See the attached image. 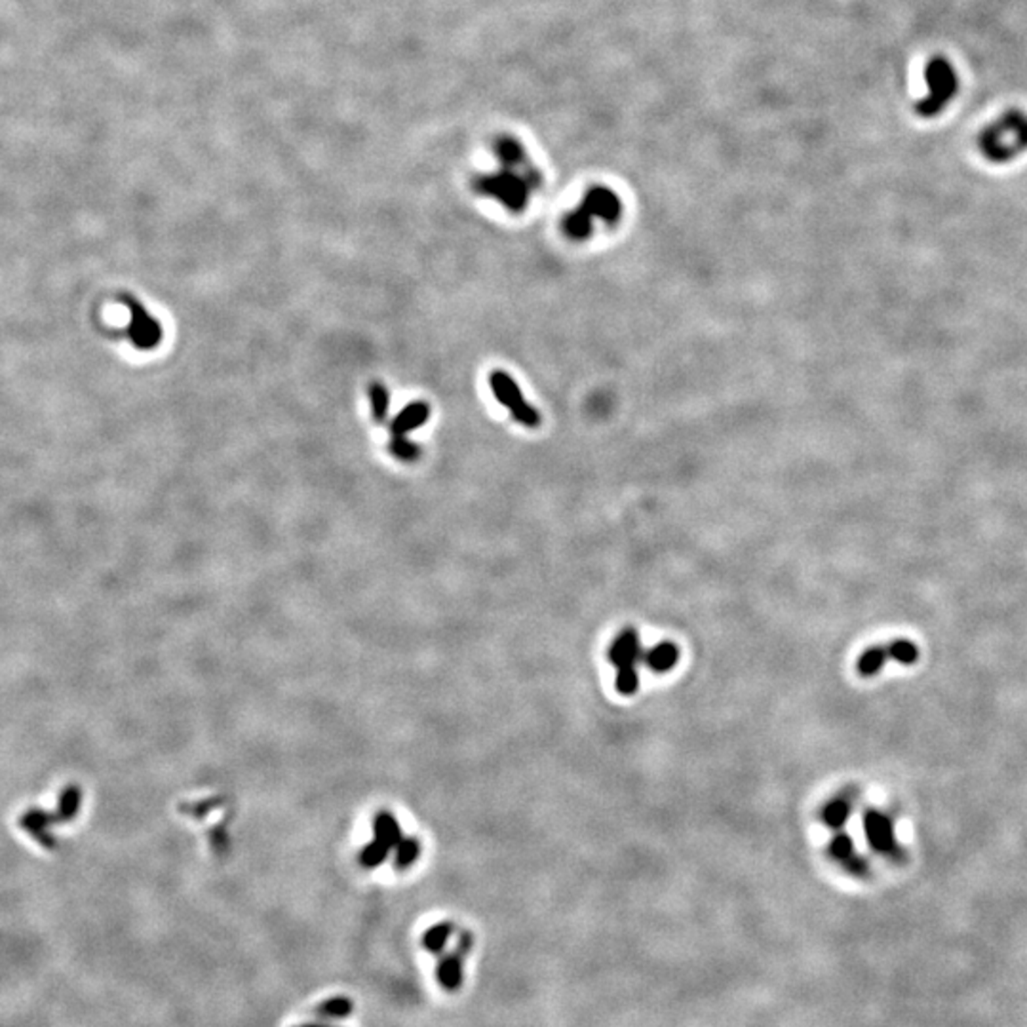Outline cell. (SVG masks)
<instances>
[{
	"label": "cell",
	"mask_w": 1027,
	"mask_h": 1027,
	"mask_svg": "<svg viewBox=\"0 0 1027 1027\" xmlns=\"http://www.w3.org/2000/svg\"><path fill=\"white\" fill-rule=\"evenodd\" d=\"M889 655H890L892 658H897L898 663H902V664H914L915 660H917V656H919V651H917V647H915L914 643H909V641H897V643L890 645Z\"/></svg>",
	"instance_id": "7402d4cb"
},
{
	"label": "cell",
	"mask_w": 1027,
	"mask_h": 1027,
	"mask_svg": "<svg viewBox=\"0 0 1027 1027\" xmlns=\"http://www.w3.org/2000/svg\"><path fill=\"white\" fill-rule=\"evenodd\" d=\"M489 385L495 398L510 411L514 419L522 422L527 429L539 427L540 424L539 411L525 402L516 380H514L506 372H493L489 377Z\"/></svg>",
	"instance_id": "277c9868"
},
{
	"label": "cell",
	"mask_w": 1027,
	"mask_h": 1027,
	"mask_svg": "<svg viewBox=\"0 0 1027 1027\" xmlns=\"http://www.w3.org/2000/svg\"><path fill=\"white\" fill-rule=\"evenodd\" d=\"M129 311L128 337L139 350H153L163 341V326L145 311V306L131 296L121 297Z\"/></svg>",
	"instance_id": "5b68a950"
},
{
	"label": "cell",
	"mask_w": 1027,
	"mask_h": 1027,
	"mask_svg": "<svg viewBox=\"0 0 1027 1027\" xmlns=\"http://www.w3.org/2000/svg\"><path fill=\"white\" fill-rule=\"evenodd\" d=\"M847 816H848V806H847V803H843V801H831V803H828L824 813H822V818H824L826 824L831 826V828L843 826V822L847 820Z\"/></svg>",
	"instance_id": "44dd1931"
},
{
	"label": "cell",
	"mask_w": 1027,
	"mask_h": 1027,
	"mask_svg": "<svg viewBox=\"0 0 1027 1027\" xmlns=\"http://www.w3.org/2000/svg\"><path fill=\"white\" fill-rule=\"evenodd\" d=\"M887 655H889L887 651L879 649V647L865 651L858 660V670H860L862 676H873V673L881 670V666L885 664V660H887Z\"/></svg>",
	"instance_id": "d6986e66"
},
{
	"label": "cell",
	"mask_w": 1027,
	"mask_h": 1027,
	"mask_svg": "<svg viewBox=\"0 0 1027 1027\" xmlns=\"http://www.w3.org/2000/svg\"><path fill=\"white\" fill-rule=\"evenodd\" d=\"M616 691L624 697L634 695L638 689H639V673L638 668H622V670H616V681H614Z\"/></svg>",
	"instance_id": "ffe728a7"
},
{
	"label": "cell",
	"mask_w": 1027,
	"mask_h": 1027,
	"mask_svg": "<svg viewBox=\"0 0 1027 1027\" xmlns=\"http://www.w3.org/2000/svg\"><path fill=\"white\" fill-rule=\"evenodd\" d=\"M430 419V405L424 402H413L405 405L390 422V436H407L417 430Z\"/></svg>",
	"instance_id": "9c48e42d"
},
{
	"label": "cell",
	"mask_w": 1027,
	"mask_h": 1027,
	"mask_svg": "<svg viewBox=\"0 0 1027 1027\" xmlns=\"http://www.w3.org/2000/svg\"><path fill=\"white\" fill-rule=\"evenodd\" d=\"M592 215L586 213L582 208L571 212L564 219V232L573 240H584L590 237L592 232Z\"/></svg>",
	"instance_id": "5bb4252c"
},
{
	"label": "cell",
	"mask_w": 1027,
	"mask_h": 1027,
	"mask_svg": "<svg viewBox=\"0 0 1027 1027\" xmlns=\"http://www.w3.org/2000/svg\"><path fill=\"white\" fill-rule=\"evenodd\" d=\"M370 400H372V409H373V419L377 422H385L387 415H388V404H390V394H388L387 387L383 383H372L370 385Z\"/></svg>",
	"instance_id": "2e32d148"
},
{
	"label": "cell",
	"mask_w": 1027,
	"mask_h": 1027,
	"mask_svg": "<svg viewBox=\"0 0 1027 1027\" xmlns=\"http://www.w3.org/2000/svg\"><path fill=\"white\" fill-rule=\"evenodd\" d=\"M497 158L501 163V171L481 175L476 180V188L481 195L497 198L510 212L520 213L530 202L531 190L540 187V173L527 163V156L516 141H501L497 146Z\"/></svg>",
	"instance_id": "6da1fadb"
},
{
	"label": "cell",
	"mask_w": 1027,
	"mask_h": 1027,
	"mask_svg": "<svg viewBox=\"0 0 1027 1027\" xmlns=\"http://www.w3.org/2000/svg\"><path fill=\"white\" fill-rule=\"evenodd\" d=\"M388 855V847H385L380 841H373L370 847H365V850L362 853V864L365 868H375L380 862H385Z\"/></svg>",
	"instance_id": "603a6c76"
},
{
	"label": "cell",
	"mask_w": 1027,
	"mask_h": 1027,
	"mask_svg": "<svg viewBox=\"0 0 1027 1027\" xmlns=\"http://www.w3.org/2000/svg\"><path fill=\"white\" fill-rule=\"evenodd\" d=\"M643 660H645V664H647V668H649L651 672H655V673H666V672H670L673 666L678 664L680 649H678L676 643L663 641V643L655 645L653 649H649L647 653H645Z\"/></svg>",
	"instance_id": "8fae6325"
},
{
	"label": "cell",
	"mask_w": 1027,
	"mask_h": 1027,
	"mask_svg": "<svg viewBox=\"0 0 1027 1027\" xmlns=\"http://www.w3.org/2000/svg\"><path fill=\"white\" fill-rule=\"evenodd\" d=\"M390 453L394 455L396 459L405 461V463H413L421 457V447L407 439V436H392L390 438Z\"/></svg>",
	"instance_id": "e0dca14e"
},
{
	"label": "cell",
	"mask_w": 1027,
	"mask_h": 1027,
	"mask_svg": "<svg viewBox=\"0 0 1027 1027\" xmlns=\"http://www.w3.org/2000/svg\"><path fill=\"white\" fill-rule=\"evenodd\" d=\"M419 853H421V847H419L417 839H413V838L402 839V843L396 847V868L407 870L409 865L419 858Z\"/></svg>",
	"instance_id": "ac0fdd59"
},
{
	"label": "cell",
	"mask_w": 1027,
	"mask_h": 1027,
	"mask_svg": "<svg viewBox=\"0 0 1027 1027\" xmlns=\"http://www.w3.org/2000/svg\"><path fill=\"white\" fill-rule=\"evenodd\" d=\"M352 1010H355V1003L348 997H331V999L320 1003L313 1010V1014L320 1020H343L352 1014Z\"/></svg>",
	"instance_id": "4fadbf2b"
},
{
	"label": "cell",
	"mask_w": 1027,
	"mask_h": 1027,
	"mask_svg": "<svg viewBox=\"0 0 1027 1027\" xmlns=\"http://www.w3.org/2000/svg\"><path fill=\"white\" fill-rule=\"evenodd\" d=\"M79 797H80V796H79V789H77V791H75V789H67V791H65L62 805H63V814H65L67 818L72 816V814H75V813L79 811Z\"/></svg>",
	"instance_id": "cb8c5ba5"
},
{
	"label": "cell",
	"mask_w": 1027,
	"mask_h": 1027,
	"mask_svg": "<svg viewBox=\"0 0 1027 1027\" xmlns=\"http://www.w3.org/2000/svg\"><path fill=\"white\" fill-rule=\"evenodd\" d=\"M580 208L590 213L592 217L601 219V221H605L609 225L616 223L622 215V204L616 196L613 190L605 188V187H596L592 190H589V195L584 196L582 205Z\"/></svg>",
	"instance_id": "8992f818"
},
{
	"label": "cell",
	"mask_w": 1027,
	"mask_h": 1027,
	"mask_svg": "<svg viewBox=\"0 0 1027 1027\" xmlns=\"http://www.w3.org/2000/svg\"><path fill=\"white\" fill-rule=\"evenodd\" d=\"M464 957H466V953H463L461 949H455L451 953H446V956H442V959L438 961L436 980H438V984L449 993L459 991L463 986Z\"/></svg>",
	"instance_id": "ba28073f"
},
{
	"label": "cell",
	"mask_w": 1027,
	"mask_h": 1027,
	"mask_svg": "<svg viewBox=\"0 0 1027 1027\" xmlns=\"http://www.w3.org/2000/svg\"><path fill=\"white\" fill-rule=\"evenodd\" d=\"M924 80L929 86V96L917 103V113L931 119L946 109L951 97L957 92V75L946 57L936 55L924 69Z\"/></svg>",
	"instance_id": "3957f363"
},
{
	"label": "cell",
	"mask_w": 1027,
	"mask_h": 1027,
	"mask_svg": "<svg viewBox=\"0 0 1027 1027\" xmlns=\"http://www.w3.org/2000/svg\"><path fill=\"white\" fill-rule=\"evenodd\" d=\"M607 656L611 660V664L616 666V670L636 668V664L645 656L636 630L634 628L622 630V632L613 639Z\"/></svg>",
	"instance_id": "52a82bcc"
},
{
	"label": "cell",
	"mask_w": 1027,
	"mask_h": 1027,
	"mask_svg": "<svg viewBox=\"0 0 1027 1027\" xmlns=\"http://www.w3.org/2000/svg\"><path fill=\"white\" fill-rule=\"evenodd\" d=\"M864 828L870 845L877 850H881L885 855H890V850L894 848V833L889 818L877 813H870L864 818Z\"/></svg>",
	"instance_id": "30bf717a"
},
{
	"label": "cell",
	"mask_w": 1027,
	"mask_h": 1027,
	"mask_svg": "<svg viewBox=\"0 0 1027 1027\" xmlns=\"http://www.w3.org/2000/svg\"><path fill=\"white\" fill-rule=\"evenodd\" d=\"M296 1027H333V1025H326V1023H303V1025H296Z\"/></svg>",
	"instance_id": "d4e9b609"
},
{
	"label": "cell",
	"mask_w": 1027,
	"mask_h": 1027,
	"mask_svg": "<svg viewBox=\"0 0 1027 1027\" xmlns=\"http://www.w3.org/2000/svg\"><path fill=\"white\" fill-rule=\"evenodd\" d=\"M373 828H375V839L380 841V843H383V845L388 847V848L398 847V845L402 843V839H404V838H402V831H400V826H398V822H396L394 816H390L388 813H380V814L375 818Z\"/></svg>",
	"instance_id": "7c38bea8"
},
{
	"label": "cell",
	"mask_w": 1027,
	"mask_h": 1027,
	"mask_svg": "<svg viewBox=\"0 0 1027 1027\" xmlns=\"http://www.w3.org/2000/svg\"><path fill=\"white\" fill-rule=\"evenodd\" d=\"M451 934H453L451 923H438L422 934V946H424V949H429L430 953H436V956H439V953H444Z\"/></svg>",
	"instance_id": "9a60e30c"
},
{
	"label": "cell",
	"mask_w": 1027,
	"mask_h": 1027,
	"mask_svg": "<svg viewBox=\"0 0 1027 1027\" xmlns=\"http://www.w3.org/2000/svg\"><path fill=\"white\" fill-rule=\"evenodd\" d=\"M980 151L989 163L1005 164L1027 151V116L1020 111L1003 114L980 136Z\"/></svg>",
	"instance_id": "7a4b0ae2"
}]
</instances>
